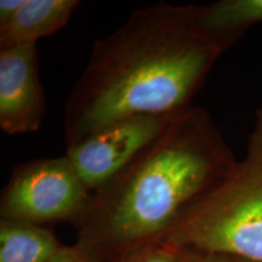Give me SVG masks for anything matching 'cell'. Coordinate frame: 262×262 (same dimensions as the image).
Here are the masks:
<instances>
[{
  "instance_id": "cell-5",
  "label": "cell",
  "mask_w": 262,
  "mask_h": 262,
  "mask_svg": "<svg viewBox=\"0 0 262 262\" xmlns=\"http://www.w3.org/2000/svg\"><path fill=\"white\" fill-rule=\"evenodd\" d=\"M181 112L118 120L68 146L66 156L89 191L95 192L122 171Z\"/></svg>"
},
{
  "instance_id": "cell-2",
  "label": "cell",
  "mask_w": 262,
  "mask_h": 262,
  "mask_svg": "<svg viewBox=\"0 0 262 262\" xmlns=\"http://www.w3.org/2000/svg\"><path fill=\"white\" fill-rule=\"evenodd\" d=\"M208 111H182L118 175L93 192L78 221V247L101 262H117L159 243L237 165Z\"/></svg>"
},
{
  "instance_id": "cell-10",
  "label": "cell",
  "mask_w": 262,
  "mask_h": 262,
  "mask_svg": "<svg viewBox=\"0 0 262 262\" xmlns=\"http://www.w3.org/2000/svg\"><path fill=\"white\" fill-rule=\"evenodd\" d=\"M117 262H186L181 250L164 243H155L126 254Z\"/></svg>"
},
{
  "instance_id": "cell-13",
  "label": "cell",
  "mask_w": 262,
  "mask_h": 262,
  "mask_svg": "<svg viewBox=\"0 0 262 262\" xmlns=\"http://www.w3.org/2000/svg\"><path fill=\"white\" fill-rule=\"evenodd\" d=\"M26 0H2L0 2V27L8 25L19 9L25 5Z\"/></svg>"
},
{
  "instance_id": "cell-12",
  "label": "cell",
  "mask_w": 262,
  "mask_h": 262,
  "mask_svg": "<svg viewBox=\"0 0 262 262\" xmlns=\"http://www.w3.org/2000/svg\"><path fill=\"white\" fill-rule=\"evenodd\" d=\"M48 262H101L97 258L91 256L89 253L83 249L74 245V247H63L54 257Z\"/></svg>"
},
{
  "instance_id": "cell-7",
  "label": "cell",
  "mask_w": 262,
  "mask_h": 262,
  "mask_svg": "<svg viewBox=\"0 0 262 262\" xmlns=\"http://www.w3.org/2000/svg\"><path fill=\"white\" fill-rule=\"evenodd\" d=\"M78 0H26L15 17L0 27V50L35 45L67 26Z\"/></svg>"
},
{
  "instance_id": "cell-11",
  "label": "cell",
  "mask_w": 262,
  "mask_h": 262,
  "mask_svg": "<svg viewBox=\"0 0 262 262\" xmlns=\"http://www.w3.org/2000/svg\"><path fill=\"white\" fill-rule=\"evenodd\" d=\"M181 250V249H179ZM186 262H255L247 258L232 256V255L224 254H211L203 253V251L193 250H181Z\"/></svg>"
},
{
  "instance_id": "cell-6",
  "label": "cell",
  "mask_w": 262,
  "mask_h": 262,
  "mask_svg": "<svg viewBox=\"0 0 262 262\" xmlns=\"http://www.w3.org/2000/svg\"><path fill=\"white\" fill-rule=\"evenodd\" d=\"M47 101L35 45L0 50V127L9 135L39 130Z\"/></svg>"
},
{
  "instance_id": "cell-3",
  "label": "cell",
  "mask_w": 262,
  "mask_h": 262,
  "mask_svg": "<svg viewBox=\"0 0 262 262\" xmlns=\"http://www.w3.org/2000/svg\"><path fill=\"white\" fill-rule=\"evenodd\" d=\"M159 243L262 262V104L244 158Z\"/></svg>"
},
{
  "instance_id": "cell-1",
  "label": "cell",
  "mask_w": 262,
  "mask_h": 262,
  "mask_svg": "<svg viewBox=\"0 0 262 262\" xmlns=\"http://www.w3.org/2000/svg\"><path fill=\"white\" fill-rule=\"evenodd\" d=\"M222 54L202 28L199 5L135 10L94 44L66 101L67 147L125 118L187 110Z\"/></svg>"
},
{
  "instance_id": "cell-9",
  "label": "cell",
  "mask_w": 262,
  "mask_h": 262,
  "mask_svg": "<svg viewBox=\"0 0 262 262\" xmlns=\"http://www.w3.org/2000/svg\"><path fill=\"white\" fill-rule=\"evenodd\" d=\"M62 248L55 234L41 226L0 221V262H48Z\"/></svg>"
},
{
  "instance_id": "cell-4",
  "label": "cell",
  "mask_w": 262,
  "mask_h": 262,
  "mask_svg": "<svg viewBox=\"0 0 262 262\" xmlns=\"http://www.w3.org/2000/svg\"><path fill=\"white\" fill-rule=\"evenodd\" d=\"M90 191L67 156L33 159L12 170L0 198L5 220L31 222L79 221Z\"/></svg>"
},
{
  "instance_id": "cell-8",
  "label": "cell",
  "mask_w": 262,
  "mask_h": 262,
  "mask_svg": "<svg viewBox=\"0 0 262 262\" xmlns=\"http://www.w3.org/2000/svg\"><path fill=\"white\" fill-rule=\"evenodd\" d=\"M199 22L215 44L227 51L262 22V0H217L199 5Z\"/></svg>"
}]
</instances>
